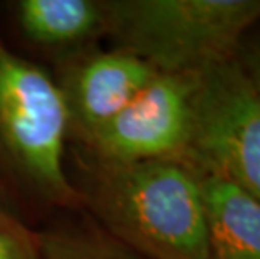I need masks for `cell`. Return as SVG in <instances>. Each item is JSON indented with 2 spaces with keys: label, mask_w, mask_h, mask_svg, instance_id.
Wrapping results in <instances>:
<instances>
[{
  "label": "cell",
  "mask_w": 260,
  "mask_h": 259,
  "mask_svg": "<svg viewBox=\"0 0 260 259\" xmlns=\"http://www.w3.org/2000/svg\"><path fill=\"white\" fill-rule=\"evenodd\" d=\"M235 59L260 93V20L242 37Z\"/></svg>",
  "instance_id": "cell-11"
},
{
  "label": "cell",
  "mask_w": 260,
  "mask_h": 259,
  "mask_svg": "<svg viewBox=\"0 0 260 259\" xmlns=\"http://www.w3.org/2000/svg\"><path fill=\"white\" fill-rule=\"evenodd\" d=\"M104 32L116 49L158 73L198 74L235 57L260 20V0H106Z\"/></svg>",
  "instance_id": "cell-2"
},
{
  "label": "cell",
  "mask_w": 260,
  "mask_h": 259,
  "mask_svg": "<svg viewBox=\"0 0 260 259\" xmlns=\"http://www.w3.org/2000/svg\"><path fill=\"white\" fill-rule=\"evenodd\" d=\"M82 172L81 200L113 239L145 259H210L200 179L185 160L89 155Z\"/></svg>",
  "instance_id": "cell-1"
},
{
  "label": "cell",
  "mask_w": 260,
  "mask_h": 259,
  "mask_svg": "<svg viewBox=\"0 0 260 259\" xmlns=\"http://www.w3.org/2000/svg\"><path fill=\"white\" fill-rule=\"evenodd\" d=\"M69 114L59 84L0 41V152L54 204H82L64 167Z\"/></svg>",
  "instance_id": "cell-3"
},
{
  "label": "cell",
  "mask_w": 260,
  "mask_h": 259,
  "mask_svg": "<svg viewBox=\"0 0 260 259\" xmlns=\"http://www.w3.org/2000/svg\"><path fill=\"white\" fill-rule=\"evenodd\" d=\"M0 259H42L37 234L0 202Z\"/></svg>",
  "instance_id": "cell-10"
},
{
  "label": "cell",
  "mask_w": 260,
  "mask_h": 259,
  "mask_svg": "<svg viewBox=\"0 0 260 259\" xmlns=\"http://www.w3.org/2000/svg\"><path fill=\"white\" fill-rule=\"evenodd\" d=\"M42 259H145L104 231L59 227L37 234Z\"/></svg>",
  "instance_id": "cell-9"
},
{
  "label": "cell",
  "mask_w": 260,
  "mask_h": 259,
  "mask_svg": "<svg viewBox=\"0 0 260 259\" xmlns=\"http://www.w3.org/2000/svg\"><path fill=\"white\" fill-rule=\"evenodd\" d=\"M198 74L158 73L82 145L104 162H146L186 155Z\"/></svg>",
  "instance_id": "cell-5"
},
{
  "label": "cell",
  "mask_w": 260,
  "mask_h": 259,
  "mask_svg": "<svg viewBox=\"0 0 260 259\" xmlns=\"http://www.w3.org/2000/svg\"><path fill=\"white\" fill-rule=\"evenodd\" d=\"M19 25L42 46H73L104 32L103 0H20Z\"/></svg>",
  "instance_id": "cell-8"
},
{
  "label": "cell",
  "mask_w": 260,
  "mask_h": 259,
  "mask_svg": "<svg viewBox=\"0 0 260 259\" xmlns=\"http://www.w3.org/2000/svg\"><path fill=\"white\" fill-rule=\"evenodd\" d=\"M195 170L207 216L210 259H260V202L217 174Z\"/></svg>",
  "instance_id": "cell-7"
},
{
  "label": "cell",
  "mask_w": 260,
  "mask_h": 259,
  "mask_svg": "<svg viewBox=\"0 0 260 259\" xmlns=\"http://www.w3.org/2000/svg\"><path fill=\"white\" fill-rule=\"evenodd\" d=\"M183 160L260 202V93L235 57L198 73Z\"/></svg>",
  "instance_id": "cell-4"
},
{
  "label": "cell",
  "mask_w": 260,
  "mask_h": 259,
  "mask_svg": "<svg viewBox=\"0 0 260 259\" xmlns=\"http://www.w3.org/2000/svg\"><path fill=\"white\" fill-rule=\"evenodd\" d=\"M156 74L158 71L145 61L121 49L76 61L59 84L69 114V130L84 143Z\"/></svg>",
  "instance_id": "cell-6"
}]
</instances>
